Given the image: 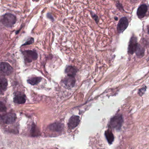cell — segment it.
Listing matches in <instances>:
<instances>
[{"instance_id": "obj_1", "label": "cell", "mask_w": 149, "mask_h": 149, "mask_svg": "<svg viewBox=\"0 0 149 149\" xmlns=\"http://www.w3.org/2000/svg\"><path fill=\"white\" fill-rule=\"evenodd\" d=\"M1 23L7 28H12L16 23L17 18L14 15L11 13L5 14L1 18Z\"/></svg>"}, {"instance_id": "obj_2", "label": "cell", "mask_w": 149, "mask_h": 149, "mask_svg": "<svg viewBox=\"0 0 149 149\" xmlns=\"http://www.w3.org/2000/svg\"><path fill=\"white\" fill-rule=\"evenodd\" d=\"M123 118L121 115H116L111 119L109 126L111 129L119 130L122 127Z\"/></svg>"}, {"instance_id": "obj_3", "label": "cell", "mask_w": 149, "mask_h": 149, "mask_svg": "<svg viewBox=\"0 0 149 149\" xmlns=\"http://www.w3.org/2000/svg\"><path fill=\"white\" fill-rule=\"evenodd\" d=\"M22 53L25 61L28 63L31 62L33 61L36 60L38 58V54L35 50H25L22 51Z\"/></svg>"}, {"instance_id": "obj_4", "label": "cell", "mask_w": 149, "mask_h": 149, "mask_svg": "<svg viewBox=\"0 0 149 149\" xmlns=\"http://www.w3.org/2000/svg\"><path fill=\"white\" fill-rule=\"evenodd\" d=\"M137 38L135 36H133L131 38L128 47V52L129 54H132L136 52L138 47Z\"/></svg>"}, {"instance_id": "obj_5", "label": "cell", "mask_w": 149, "mask_h": 149, "mask_svg": "<svg viewBox=\"0 0 149 149\" xmlns=\"http://www.w3.org/2000/svg\"><path fill=\"white\" fill-rule=\"evenodd\" d=\"M129 24L128 20L125 17L122 18L119 21L117 27L118 33H122L127 28Z\"/></svg>"}, {"instance_id": "obj_6", "label": "cell", "mask_w": 149, "mask_h": 149, "mask_svg": "<svg viewBox=\"0 0 149 149\" xmlns=\"http://www.w3.org/2000/svg\"><path fill=\"white\" fill-rule=\"evenodd\" d=\"M16 119V116L15 114L9 113L3 116L1 119L6 124H11L15 122Z\"/></svg>"}, {"instance_id": "obj_7", "label": "cell", "mask_w": 149, "mask_h": 149, "mask_svg": "<svg viewBox=\"0 0 149 149\" xmlns=\"http://www.w3.org/2000/svg\"><path fill=\"white\" fill-rule=\"evenodd\" d=\"M1 72L6 75L10 74L13 72V68L8 63L1 62Z\"/></svg>"}, {"instance_id": "obj_8", "label": "cell", "mask_w": 149, "mask_h": 149, "mask_svg": "<svg viewBox=\"0 0 149 149\" xmlns=\"http://www.w3.org/2000/svg\"><path fill=\"white\" fill-rule=\"evenodd\" d=\"M80 118L78 116H73L70 118L69 121L68 127L70 129H73L75 128L80 123Z\"/></svg>"}, {"instance_id": "obj_9", "label": "cell", "mask_w": 149, "mask_h": 149, "mask_svg": "<svg viewBox=\"0 0 149 149\" xmlns=\"http://www.w3.org/2000/svg\"><path fill=\"white\" fill-rule=\"evenodd\" d=\"M147 11V6L146 5H143L140 6L138 9L137 15L140 19L143 18L146 14Z\"/></svg>"}, {"instance_id": "obj_10", "label": "cell", "mask_w": 149, "mask_h": 149, "mask_svg": "<svg viewBox=\"0 0 149 149\" xmlns=\"http://www.w3.org/2000/svg\"><path fill=\"white\" fill-rule=\"evenodd\" d=\"M63 82L65 85L68 87H73L75 83V79L74 77L68 76V77L64 78Z\"/></svg>"}, {"instance_id": "obj_11", "label": "cell", "mask_w": 149, "mask_h": 149, "mask_svg": "<svg viewBox=\"0 0 149 149\" xmlns=\"http://www.w3.org/2000/svg\"><path fill=\"white\" fill-rule=\"evenodd\" d=\"M14 101L16 103L19 104H23L26 102L25 95L22 94H18L16 95L14 98Z\"/></svg>"}, {"instance_id": "obj_12", "label": "cell", "mask_w": 149, "mask_h": 149, "mask_svg": "<svg viewBox=\"0 0 149 149\" xmlns=\"http://www.w3.org/2000/svg\"><path fill=\"white\" fill-rule=\"evenodd\" d=\"M105 136L109 143H112L114 140V135H113L112 132L110 130H107L105 131Z\"/></svg>"}, {"instance_id": "obj_13", "label": "cell", "mask_w": 149, "mask_h": 149, "mask_svg": "<svg viewBox=\"0 0 149 149\" xmlns=\"http://www.w3.org/2000/svg\"><path fill=\"white\" fill-rule=\"evenodd\" d=\"M65 72L68 76L74 77L77 72V70L74 67H72V66H68L66 68Z\"/></svg>"}, {"instance_id": "obj_14", "label": "cell", "mask_w": 149, "mask_h": 149, "mask_svg": "<svg viewBox=\"0 0 149 149\" xmlns=\"http://www.w3.org/2000/svg\"><path fill=\"white\" fill-rule=\"evenodd\" d=\"M8 81L6 78H1V91H5L7 88Z\"/></svg>"}, {"instance_id": "obj_15", "label": "cell", "mask_w": 149, "mask_h": 149, "mask_svg": "<svg viewBox=\"0 0 149 149\" xmlns=\"http://www.w3.org/2000/svg\"><path fill=\"white\" fill-rule=\"evenodd\" d=\"M136 54L138 57H143L144 54V49L140 45H138L137 48L136 50Z\"/></svg>"}, {"instance_id": "obj_16", "label": "cell", "mask_w": 149, "mask_h": 149, "mask_svg": "<svg viewBox=\"0 0 149 149\" xmlns=\"http://www.w3.org/2000/svg\"><path fill=\"white\" fill-rule=\"evenodd\" d=\"M42 78L40 77H35L29 79L28 81L29 83L32 85H35L41 81Z\"/></svg>"}, {"instance_id": "obj_17", "label": "cell", "mask_w": 149, "mask_h": 149, "mask_svg": "<svg viewBox=\"0 0 149 149\" xmlns=\"http://www.w3.org/2000/svg\"><path fill=\"white\" fill-rule=\"evenodd\" d=\"M50 127H51L50 128L51 130H53L54 129V130H56V131H60V129L62 128V127H61V125L56 124L51 125Z\"/></svg>"}, {"instance_id": "obj_18", "label": "cell", "mask_w": 149, "mask_h": 149, "mask_svg": "<svg viewBox=\"0 0 149 149\" xmlns=\"http://www.w3.org/2000/svg\"><path fill=\"white\" fill-rule=\"evenodd\" d=\"M146 86H144L142 88L140 89L138 91V94L140 96H142L144 94L145 92L146 91Z\"/></svg>"}, {"instance_id": "obj_19", "label": "cell", "mask_w": 149, "mask_h": 149, "mask_svg": "<svg viewBox=\"0 0 149 149\" xmlns=\"http://www.w3.org/2000/svg\"><path fill=\"white\" fill-rule=\"evenodd\" d=\"M34 42V40L33 38H31L30 39V40H29L27 41L24 44L22 45V46H26V45H30V44H32V43H33Z\"/></svg>"}, {"instance_id": "obj_20", "label": "cell", "mask_w": 149, "mask_h": 149, "mask_svg": "<svg viewBox=\"0 0 149 149\" xmlns=\"http://www.w3.org/2000/svg\"><path fill=\"white\" fill-rule=\"evenodd\" d=\"M6 106L4 105V104L2 102L1 103V104H0V110H1V111H6Z\"/></svg>"}, {"instance_id": "obj_21", "label": "cell", "mask_w": 149, "mask_h": 149, "mask_svg": "<svg viewBox=\"0 0 149 149\" xmlns=\"http://www.w3.org/2000/svg\"><path fill=\"white\" fill-rule=\"evenodd\" d=\"M91 16H92V18L95 20L96 22L97 23V22H98V17H97V16L96 15H95V14L93 13H91Z\"/></svg>"}, {"instance_id": "obj_22", "label": "cell", "mask_w": 149, "mask_h": 149, "mask_svg": "<svg viewBox=\"0 0 149 149\" xmlns=\"http://www.w3.org/2000/svg\"><path fill=\"white\" fill-rule=\"evenodd\" d=\"M47 18H48V19H50L51 20V21H54V18L51 14L48 13L47 14Z\"/></svg>"}, {"instance_id": "obj_23", "label": "cell", "mask_w": 149, "mask_h": 149, "mask_svg": "<svg viewBox=\"0 0 149 149\" xmlns=\"http://www.w3.org/2000/svg\"><path fill=\"white\" fill-rule=\"evenodd\" d=\"M147 30H148V33L149 34V25L147 26Z\"/></svg>"}, {"instance_id": "obj_24", "label": "cell", "mask_w": 149, "mask_h": 149, "mask_svg": "<svg viewBox=\"0 0 149 149\" xmlns=\"http://www.w3.org/2000/svg\"><path fill=\"white\" fill-rule=\"evenodd\" d=\"M147 61H149V57L148 58V59H147Z\"/></svg>"}]
</instances>
